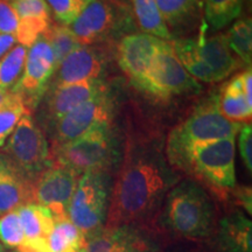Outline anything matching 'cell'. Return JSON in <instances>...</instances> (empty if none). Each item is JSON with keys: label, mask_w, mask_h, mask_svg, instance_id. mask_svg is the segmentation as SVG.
<instances>
[{"label": "cell", "mask_w": 252, "mask_h": 252, "mask_svg": "<svg viewBox=\"0 0 252 252\" xmlns=\"http://www.w3.org/2000/svg\"><path fill=\"white\" fill-rule=\"evenodd\" d=\"M162 252H163V251H162ZM167 252H180V251H173V250H172V251H167Z\"/></svg>", "instance_id": "obj_41"}, {"label": "cell", "mask_w": 252, "mask_h": 252, "mask_svg": "<svg viewBox=\"0 0 252 252\" xmlns=\"http://www.w3.org/2000/svg\"><path fill=\"white\" fill-rule=\"evenodd\" d=\"M6 1H11V0H6Z\"/></svg>", "instance_id": "obj_42"}, {"label": "cell", "mask_w": 252, "mask_h": 252, "mask_svg": "<svg viewBox=\"0 0 252 252\" xmlns=\"http://www.w3.org/2000/svg\"><path fill=\"white\" fill-rule=\"evenodd\" d=\"M214 243L220 252H252L251 220L238 210L225 215L214 231Z\"/></svg>", "instance_id": "obj_19"}, {"label": "cell", "mask_w": 252, "mask_h": 252, "mask_svg": "<svg viewBox=\"0 0 252 252\" xmlns=\"http://www.w3.org/2000/svg\"><path fill=\"white\" fill-rule=\"evenodd\" d=\"M232 195H234L236 203L238 206L243 207L244 210L249 215L252 213V193L250 187H236L231 190Z\"/></svg>", "instance_id": "obj_36"}, {"label": "cell", "mask_w": 252, "mask_h": 252, "mask_svg": "<svg viewBox=\"0 0 252 252\" xmlns=\"http://www.w3.org/2000/svg\"><path fill=\"white\" fill-rule=\"evenodd\" d=\"M112 184V173L109 172L90 171L80 176L67 216L86 238L105 225Z\"/></svg>", "instance_id": "obj_6"}, {"label": "cell", "mask_w": 252, "mask_h": 252, "mask_svg": "<svg viewBox=\"0 0 252 252\" xmlns=\"http://www.w3.org/2000/svg\"><path fill=\"white\" fill-rule=\"evenodd\" d=\"M33 203V181L5 154H0V216Z\"/></svg>", "instance_id": "obj_16"}, {"label": "cell", "mask_w": 252, "mask_h": 252, "mask_svg": "<svg viewBox=\"0 0 252 252\" xmlns=\"http://www.w3.org/2000/svg\"><path fill=\"white\" fill-rule=\"evenodd\" d=\"M131 1L134 19L143 33L168 42L173 40L171 31L167 27L156 0H131Z\"/></svg>", "instance_id": "obj_24"}, {"label": "cell", "mask_w": 252, "mask_h": 252, "mask_svg": "<svg viewBox=\"0 0 252 252\" xmlns=\"http://www.w3.org/2000/svg\"><path fill=\"white\" fill-rule=\"evenodd\" d=\"M105 89H108V86L102 80L54 86L47 99V112L49 119L56 123L71 110Z\"/></svg>", "instance_id": "obj_17"}, {"label": "cell", "mask_w": 252, "mask_h": 252, "mask_svg": "<svg viewBox=\"0 0 252 252\" xmlns=\"http://www.w3.org/2000/svg\"><path fill=\"white\" fill-rule=\"evenodd\" d=\"M42 36L45 37L54 53L56 69L72 50L81 46L69 26H64V25H50Z\"/></svg>", "instance_id": "obj_30"}, {"label": "cell", "mask_w": 252, "mask_h": 252, "mask_svg": "<svg viewBox=\"0 0 252 252\" xmlns=\"http://www.w3.org/2000/svg\"><path fill=\"white\" fill-rule=\"evenodd\" d=\"M156 224L169 239L208 238L216 228L215 206L202 186L186 179L168 191Z\"/></svg>", "instance_id": "obj_2"}, {"label": "cell", "mask_w": 252, "mask_h": 252, "mask_svg": "<svg viewBox=\"0 0 252 252\" xmlns=\"http://www.w3.org/2000/svg\"><path fill=\"white\" fill-rule=\"evenodd\" d=\"M12 91H5V90H0V104H2L6 102L9 97H11Z\"/></svg>", "instance_id": "obj_39"}, {"label": "cell", "mask_w": 252, "mask_h": 252, "mask_svg": "<svg viewBox=\"0 0 252 252\" xmlns=\"http://www.w3.org/2000/svg\"><path fill=\"white\" fill-rule=\"evenodd\" d=\"M242 126L241 123L230 122L223 117L219 110L217 94H212L171 131L166 143L167 160L176 171L195 145L236 137Z\"/></svg>", "instance_id": "obj_3"}, {"label": "cell", "mask_w": 252, "mask_h": 252, "mask_svg": "<svg viewBox=\"0 0 252 252\" xmlns=\"http://www.w3.org/2000/svg\"><path fill=\"white\" fill-rule=\"evenodd\" d=\"M243 0H204V13L213 30H222L241 15Z\"/></svg>", "instance_id": "obj_27"}, {"label": "cell", "mask_w": 252, "mask_h": 252, "mask_svg": "<svg viewBox=\"0 0 252 252\" xmlns=\"http://www.w3.org/2000/svg\"><path fill=\"white\" fill-rule=\"evenodd\" d=\"M18 18L15 39L30 48L50 26V9L45 0H11Z\"/></svg>", "instance_id": "obj_18"}, {"label": "cell", "mask_w": 252, "mask_h": 252, "mask_svg": "<svg viewBox=\"0 0 252 252\" xmlns=\"http://www.w3.org/2000/svg\"><path fill=\"white\" fill-rule=\"evenodd\" d=\"M115 111V98L108 88L55 123L53 147L77 139L100 126L111 125Z\"/></svg>", "instance_id": "obj_11"}, {"label": "cell", "mask_w": 252, "mask_h": 252, "mask_svg": "<svg viewBox=\"0 0 252 252\" xmlns=\"http://www.w3.org/2000/svg\"><path fill=\"white\" fill-rule=\"evenodd\" d=\"M27 112L30 109L19 94L12 93L6 102L0 104V147L4 146L19 121Z\"/></svg>", "instance_id": "obj_29"}, {"label": "cell", "mask_w": 252, "mask_h": 252, "mask_svg": "<svg viewBox=\"0 0 252 252\" xmlns=\"http://www.w3.org/2000/svg\"><path fill=\"white\" fill-rule=\"evenodd\" d=\"M239 80H241L242 84V90H243L245 100L249 105L252 106V72L251 68H249L248 70H245L242 74H239Z\"/></svg>", "instance_id": "obj_37"}, {"label": "cell", "mask_w": 252, "mask_h": 252, "mask_svg": "<svg viewBox=\"0 0 252 252\" xmlns=\"http://www.w3.org/2000/svg\"><path fill=\"white\" fill-rule=\"evenodd\" d=\"M0 242L8 248L24 245L25 235L17 210L0 216Z\"/></svg>", "instance_id": "obj_32"}, {"label": "cell", "mask_w": 252, "mask_h": 252, "mask_svg": "<svg viewBox=\"0 0 252 252\" xmlns=\"http://www.w3.org/2000/svg\"><path fill=\"white\" fill-rule=\"evenodd\" d=\"M15 42H17L15 35L0 33V59L13 48Z\"/></svg>", "instance_id": "obj_38"}, {"label": "cell", "mask_w": 252, "mask_h": 252, "mask_svg": "<svg viewBox=\"0 0 252 252\" xmlns=\"http://www.w3.org/2000/svg\"><path fill=\"white\" fill-rule=\"evenodd\" d=\"M27 48L18 45L0 59V90L8 91L20 80L26 61Z\"/></svg>", "instance_id": "obj_28"}, {"label": "cell", "mask_w": 252, "mask_h": 252, "mask_svg": "<svg viewBox=\"0 0 252 252\" xmlns=\"http://www.w3.org/2000/svg\"><path fill=\"white\" fill-rule=\"evenodd\" d=\"M131 11L119 0H89L70 28L78 43L93 46L132 26Z\"/></svg>", "instance_id": "obj_7"}, {"label": "cell", "mask_w": 252, "mask_h": 252, "mask_svg": "<svg viewBox=\"0 0 252 252\" xmlns=\"http://www.w3.org/2000/svg\"><path fill=\"white\" fill-rule=\"evenodd\" d=\"M163 147L161 137L128 135L112 184L104 226L156 223L167 194L180 181Z\"/></svg>", "instance_id": "obj_1"}, {"label": "cell", "mask_w": 252, "mask_h": 252, "mask_svg": "<svg viewBox=\"0 0 252 252\" xmlns=\"http://www.w3.org/2000/svg\"><path fill=\"white\" fill-rule=\"evenodd\" d=\"M86 239L82 252H162L169 241L156 223L103 226Z\"/></svg>", "instance_id": "obj_9"}, {"label": "cell", "mask_w": 252, "mask_h": 252, "mask_svg": "<svg viewBox=\"0 0 252 252\" xmlns=\"http://www.w3.org/2000/svg\"><path fill=\"white\" fill-rule=\"evenodd\" d=\"M239 152L249 172L252 171V128L250 124H243L239 130Z\"/></svg>", "instance_id": "obj_35"}, {"label": "cell", "mask_w": 252, "mask_h": 252, "mask_svg": "<svg viewBox=\"0 0 252 252\" xmlns=\"http://www.w3.org/2000/svg\"><path fill=\"white\" fill-rule=\"evenodd\" d=\"M229 46L231 50L243 61L244 64L251 65L252 60V25L251 19H239L232 25L228 34Z\"/></svg>", "instance_id": "obj_31"}, {"label": "cell", "mask_w": 252, "mask_h": 252, "mask_svg": "<svg viewBox=\"0 0 252 252\" xmlns=\"http://www.w3.org/2000/svg\"><path fill=\"white\" fill-rule=\"evenodd\" d=\"M217 99L220 112L228 121L241 124L251 121L252 106L245 100L239 75L223 86L222 90L217 94Z\"/></svg>", "instance_id": "obj_22"}, {"label": "cell", "mask_w": 252, "mask_h": 252, "mask_svg": "<svg viewBox=\"0 0 252 252\" xmlns=\"http://www.w3.org/2000/svg\"><path fill=\"white\" fill-rule=\"evenodd\" d=\"M196 42L198 53L204 63L212 69L216 82L224 80L241 65L238 59L232 54L226 34H217L208 39L201 37Z\"/></svg>", "instance_id": "obj_21"}, {"label": "cell", "mask_w": 252, "mask_h": 252, "mask_svg": "<svg viewBox=\"0 0 252 252\" xmlns=\"http://www.w3.org/2000/svg\"><path fill=\"white\" fill-rule=\"evenodd\" d=\"M18 18L11 2L0 0V33L15 35Z\"/></svg>", "instance_id": "obj_34"}, {"label": "cell", "mask_w": 252, "mask_h": 252, "mask_svg": "<svg viewBox=\"0 0 252 252\" xmlns=\"http://www.w3.org/2000/svg\"><path fill=\"white\" fill-rule=\"evenodd\" d=\"M21 228L25 235V243L36 252H48L47 237L54 226L55 216L48 208L36 203H27L17 209Z\"/></svg>", "instance_id": "obj_20"}, {"label": "cell", "mask_w": 252, "mask_h": 252, "mask_svg": "<svg viewBox=\"0 0 252 252\" xmlns=\"http://www.w3.org/2000/svg\"><path fill=\"white\" fill-rule=\"evenodd\" d=\"M105 54L93 46H80L72 50L56 69L54 86L100 80L105 69Z\"/></svg>", "instance_id": "obj_15"}, {"label": "cell", "mask_w": 252, "mask_h": 252, "mask_svg": "<svg viewBox=\"0 0 252 252\" xmlns=\"http://www.w3.org/2000/svg\"><path fill=\"white\" fill-rule=\"evenodd\" d=\"M144 93L160 99H168L186 94H196L200 83L188 74L176 58L171 41L159 43L149 70L137 87Z\"/></svg>", "instance_id": "obj_8"}, {"label": "cell", "mask_w": 252, "mask_h": 252, "mask_svg": "<svg viewBox=\"0 0 252 252\" xmlns=\"http://www.w3.org/2000/svg\"><path fill=\"white\" fill-rule=\"evenodd\" d=\"M86 242V236L67 215L55 216L54 226L47 237L48 252H82Z\"/></svg>", "instance_id": "obj_23"}, {"label": "cell", "mask_w": 252, "mask_h": 252, "mask_svg": "<svg viewBox=\"0 0 252 252\" xmlns=\"http://www.w3.org/2000/svg\"><path fill=\"white\" fill-rule=\"evenodd\" d=\"M5 151L6 156L32 181L52 165L49 145L42 131L32 118L31 112L25 113L19 121L9 135Z\"/></svg>", "instance_id": "obj_10"}, {"label": "cell", "mask_w": 252, "mask_h": 252, "mask_svg": "<svg viewBox=\"0 0 252 252\" xmlns=\"http://www.w3.org/2000/svg\"><path fill=\"white\" fill-rule=\"evenodd\" d=\"M80 176L68 167L52 163L33 181V203L48 208L54 216L67 215Z\"/></svg>", "instance_id": "obj_13"}, {"label": "cell", "mask_w": 252, "mask_h": 252, "mask_svg": "<svg viewBox=\"0 0 252 252\" xmlns=\"http://www.w3.org/2000/svg\"><path fill=\"white\" fill-rule=\"evenodd\" d=\"M13 252H19V251H18V250H17V251H13Z\"/></svg>", "instance_id": "obj_43"}, {"label": "cell", "mask_w": 252, "mask_h": 252, "mask_svg": "<svg viewBox=\"0 0 252 252\" xmlns=\"http://www.w3.org/2000/svg\"><path fill=\"white\" fill-rule=\"evenodd\" d=\"M236 137L195 145L179 171L206 185L222 200L236 187Z\"/></svg>", "instance_id": "obj_5"}, {"label": "cell", "mask_w": 252, "mask_h": 252, "mask_svg": "<svg viewBox=\"0 0 252 252\" xmlns=\"http://www.w3.org/2000/svg\"><path fill=\"white\" fill-rule=\"evenodd\" d=\"M167 27L181 30L198 17L204 0H156Z\"/></svg>", "instance_id": "obj_25"}, {"label": "cell", "mask_w": 252, "mask_h": 252, "mask_svg": "<svg viewBox=\"0 0 252 252\" xmlns=\"http://www.w3.org/2000/svg\"><path fill=\"white\" fill-rule=\"evenodd\" d=\"M121 146L111 125H104L77 139L50 149L52 163L72 169L78 174L90 171L112 173L122 160Z\"/></svg>", "instance_id": "obj_4"}, {"label": "cell", "mask_w": 252, "mask_h": 252, "mask_svg": "<svg viewBox=\"0 0 252 252\" xmlns=\"http://www.w3.org/2000/svg\"><path fill=\"white\" fill-rule=\"evenodd\" d=\"M55 71L54 53L45 37L40 36L27 49L24 71L12 93L20 94L27 108L35 105L42 97L50 77Z\"/></svg>", "instance_id": "obj_12"}, {"label": "cell", "mask_w": 252, "mask_h": 252, "mask_svg": "<svg viewBox=\"0 0 252 252\" xmlns=\"http://www.w3.org/2000/svg\"><path fill=\"white\" fill-rule=\"evenodd\" d=\"M0 252H2V245L0 243Z\"/></svg>", "instance_id": "obj_40"}, {"label": "cell", "mask_w": 252, "mask_h": 252, "mask_svg": "<svg viewBox=\"0 0 252 252\" xmlns=\"http://www.w3.org/2000/svg\"><path fill=\"white\" fill-rule=\"evenodd\" d=\"M171 45L176 58L190 76L196 81L216 82L212 69L204 63L198 53L196 40L175 39L171 41Z\"/></svg>", "instance_id": "obj_26"}, {"label": "cell", "mask_w": 252, "mask_h": 252, "mask_svg": "<svg viewBox=\"0 0 252 252\" xmlns=\"http://www.w3.org/2000/svg\"><path fill=\"white\" fill-rule=\"evenodd\" d=\"M60 25L70 26L89 0H45Z\"/></svg>", "instance_id": "obj_33"}, {"label": "cell", "mask_w": 252, "mask_h": 252, "mask_svg": "<svg viewBox=\"0 0 252 252\" xmlns=\"http://www.w3.org/2000/svg\"><path fill=\"white\" fill-rule=\"evenodd\" d=\"M161 40L145 33L128 34L118 43V64L135 87L149 70Z\"/></svg>", "instance_id": "obj_14"}]
</instances>
